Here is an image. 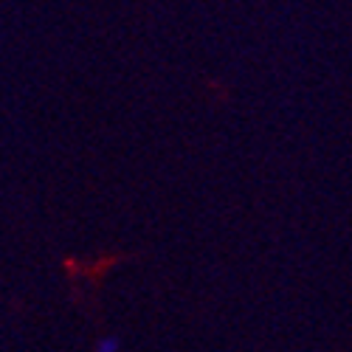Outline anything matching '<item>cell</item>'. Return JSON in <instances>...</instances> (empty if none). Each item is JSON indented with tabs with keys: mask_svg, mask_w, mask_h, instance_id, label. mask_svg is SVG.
Here are the masks:
<instances>
[{
	"mask_svg": "<svg viewBox=\"0 0 352 352\" xmlns=\"http://www.w3.org/2000/svg\"><path fill=\"white\" fill-rule=\"evenodd\" d=\"M94 352H119V338H116V336L102 338V341L96 344V349H94Z\"/></svg>",
	"mask_w": 352,
	"mask_h": 352,
	"instance_id": "cell-1",
	"label": "cell"
}]
</instances>
